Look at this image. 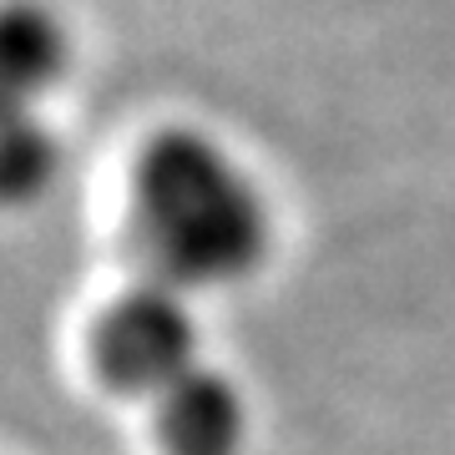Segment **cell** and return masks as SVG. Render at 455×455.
Wrapping results in <instances>:
<instances>
[{
	"instance_id": "cell-2",
	"label": "cell",
	"mask_w": 455,
	"mask_h": 455,
	"mask_svg": "<svg viewBox=\"0 0 455 455\" xmlns=\"http://www.w3.org/2000/svg\"><path fill=\"white\" fill-rule=\"evenodd\" d=\"M86 355L107 390L122 400H142L147 410L167 390H178L193 370H203L197 329L188 319L182 293L152 278H137L97 314Z\"/></svg>"
},
{
	"instance_id": "cell-1",
	"label": "cell",
	"mask_w": 455,
	"mask_h": 455,
	"mask_svg": "<svg viewBox=\"0 0 455 455\" xmlns=\"http://www.w3.org/2000/svg\"><path fill=\"white\" fill-rule=\"evenodd\" d=\"M127 248L152 283L223 289L263 263L268 208L208 137L157 132L132 172Z\"/></svg>"
},
{
	"instance_id": "cell-5",
	"label": "cell",
	"mask_w": 455,
	"mask_h": 455,
	"mask_svg": "<svg viewBox=\"0 0 455 455\" xmlns=\"http://www.w3.org/2000/svg\"><path fill=\"white\" fill-rule=\"evenodd\" d=\"M51 167H56V147H51L46 127L31 122L26 112H16L11 127H5V197L26 203L36 188H46Z\"/></svg>"
},
{
	"instance_id": "cell-4",
	"label": "cell",
	"mask_w": 455,
	"mask_h": 455,
	"mask_svg": "<svg viewBox=\"0 0 455 455\" xmlns=\"http://www.w3.org/2000/svg\"><path fill=\"white\" fill-rule=\"evenodd\" d=\"M66 66V36L61 26L51 20V11L31 5V0H16L5 11V82L20 97H36L46 92Z\"/></svg>"
},
{
	"instance_id": "cell-3",
	"label": "cell",
	"mask_w": 455,
	"mask_h": 455,
	"mask_svg": "<svg viewBox=\"0 0 455 455\" xmlns=\"http://www.w3.org/2000/svg\"><path fill=\"white\" fill-rule=\"evenodd\" d=\"M152 435H157L163 455H243V395L218 370L203 364L152 405Z\"/></svg>"
}]
</instances>
